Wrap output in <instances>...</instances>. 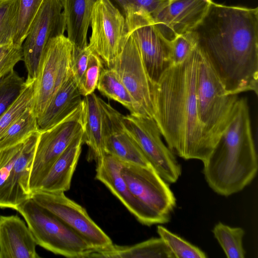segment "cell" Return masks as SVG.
Instances as JSON below:
<instances>
[{"label": "cell", "instance_id": "603a6c76", "mask_svg": "<svg viewBox=\"0 0 258 258\" xmlns=\"http://www.w3.org/2000/svg\"><path fill=\"white\" fill-rule=\"evenodd\" d=\"M96 0H63L68 38L76 50L88 45V30L92 12Z\"/></svg>", "mask_w": 258, "mask_h": 258}, {"label": "cell", "instance_id": "f1b7e54d", "mask_svg": "<svg viewBox=\"0 0 258 258\" xmlns=\"http://www.w3.org/2000/svg\"><path fill=\"white\" fill-rule=\"evenodd\" d=\"M20 0L0 1V46L13 44L17 34Z\"/></svg>", "mask_w": 258, "mask_h": 258}, {"label": "cell", "instance_id": "e575fe53", "mask_svg": "<svg viewBox=\"0 0 258 258\" xmlns=\"http://www.w3.org/2000/svg\"><path fill=\"white\" fill-rule=\"evenodd\" d=\"M124 16L130 11L142 10L151 16L167 0H110Z\"/></svg>", "mask_w": 258, "mask_h": 258}, {"label": "cell", "instance_id": "5b68a950", "mask_svg": "<svg viewBox=\"0 0 258 258\" xmlns=\"http://www.w3.org/2000/svg\"><path fill=\"white\" fill-rule=\"evenodd\" d=\"M199 50L196 84L198 112L204 131L214 148L227 125L238 97L237 95L226 93L209 60Z\"/></svg>", "mask_w": 258, "mask_h": 258}, {"label": "cell", "instance_id": "f546056e", "mask_svg": "<svg viewBox=\"0 0 258 258\" xmlns=\"http://www.w3.org/2000/svg\"><path fill=\"white\" fill-rule=\"evenodd\" d=\"M157 231L175 258L207 257L206 254L199 248L171 232L165 227L158 225Z\"/></svg>", "mask_w": 258, "mask_h": 258}, {"label": "cell", "instance_id": "1f68e13d", "mask_svg": "<svg viewBox=\"0 0 258 258\" xmlns=\"http://www.w3.org/2000/svg\"><path fill=\"white\" fill-rule=\"evenodd\" d=\"M44 0H20L18 29L13 44L22 46L30 26Z\"/></svg>", "mask_w": 258, "mask_h": 258}, {"label": "cell", "instance_id": "f35d334b", "mask_svg": "<svg viewBox=\"0 0 258 258\" xmlns=\"http://www.w3.org/2000/svg\"></svg>", "mask_w": 258, "mask_h": 258}, {"label": "cell", "instance_id": "7402d4cb", "mask_svg": "<svg viewBox=\"0 0 258 258\" xmlns=\"http://www.w3.org/2000/svg\"><path fill=\"white\" fill-rule=\"evenodd\" d=\"M83 101L84 143L88 147V160L97 163L106 154L100 98L93 92L85 96Z\"/></svg>", "mask_w": 258, "mask_h": 258}, {"label": "cell", "instance_id": "44dd1931", "mask_svg": "<svg viewBox=\"0 0 258 258\" xmlns=\"http://www.w3.org/2000/svg\"><path fill=\"white\" fill-rule=\"evenodd\" d=\"M81 96L72 73L37 119L39 130H46L63 120L81 105L83 99Z\"/></svg>", "mask_w": 258, "mask_h": 258}, {"label": "cell", "instance_id": "ac0fdd59", "mask_svg": "<svg viewBox=\"0 0 258 258\" xmlns=\"http://www.w3.org/2000/svg\"><path fill=\"white\" fill-rule=\"evenodd\" d=\"M122 164L117 158L106 154L96 163V179L103 183L139 222L148 226L157 224L153 216L128 188L120 173Z\"/></svg>", "mask_w": 258, "mask_h": 258}, {"label": "cell", "instance_id": "8992f818", "mask_svg": "<svg viewBox=\"0 0 258 258\" xmlns=\"http://www.w3.org/2000/svg\"><path fill=\"white\" fill-rule=\"evenodd\" d=\"M73 52V45L64 35L48 42L34 83L33 110L37 119L72 74Z\"/></svg>", "mask_w": 258, "mask_h": 258}, {"label": "cell", "instance_id": "4fadbf2b", "mask_svg": "<svg viewBox=\"0 0 258 258\" xmlns=\"http://www.w3.org/2000/svg\"><path fill=\"white\" fill-rule=\"evenodd\" d=\"M31 198L58 217L96 250L104 249L113 244L111 238L92 219L86 210L68 198L64 192L38 189L32 192Z\"/></svg>", "mask_w": 258, "mask_h": 258}, {"label": "cell", "instance_id": "3957f363", "mask_svg": "<svg viewBox=\"0 0 258 258\" xmlns=\"http://www.w3.org/2000/svg\"><path fill=\"white\" fill-rule=\"evenodd\" d=\"M203 163L206 182L221 196L238 192L254 179L257 158L246 98L237 99L225 130Z\"/></svg>", "mask_w": 258, "mask_h": 258}, {"label": "cell", "instance_id": "8d00e7d4", "mask_svg": "<svg viewBox=\"0 0 258 258\" xmlns=\"http://www.w3.org/2000/svg\"><path fill=\"white\" fill-rule=\"evenodd\" d=\"M24 141L0 150V194L14 164L22 150Z\"/></svg>", "mask_w": 258, "mask_h": 258}, {"label": "cell", "instance_id": "7c38bea8", "mask_svg": "<svg viewBox=\"0 0 258 258\" xmlns=\"http://www.w3.org/2000/svg\"><path fill=\"white\" fill-rule=\"evenodd\" d=\"M63 0H44L35 16L22 46L27 78L35 80L49 41L66 30Z\"/></svg>", "mask_w": 258, "mask_h": 258}, {"label": "cell", "instance_id": "d6986e66", "mask_svg": "<svg viewBox=\"0 0 258 258\" xmlns=\"http://www.w3.org/2000/svg\"><path fill=\"white\" fill-rule=\"evenodd\" d=\"M36 243L25 222L17 215H0V258H38Z\"/></svg>", "mask_w": 258, "mask_h": 258}, {"label": "cell", "instance_id": "6da1fadb", "mask_svg": "<svg viewBox=\"0 0 258 258\" xmlns=\"http://www.w3.org/2000/svg\"><path fill=\"white\" fill-rule=\"evenodd\" d=\"M229 95L258 93V9L212 2L191 31Z\"/></svg>", "mask_w": 258, "mask_h": 258}, {"label": "cell", "instance_id": "836d02e7", "mask_svg": "<svg viewBox=\"0 0 258 258\" xmlns=\"http://www.w3.org/2000/svg\"><path fill=\"white\" fill-rule=\"evenodd\" d=\"M196 46V40L191 31L177 36L171 42L172 65L182 62Z\"/></svg>", "mask_w": 258, "mask_h": 258}, {"label": "cell", "instance_id": "484cf974", "mask_svg": "<svg viewBox=\"0 0 258 258\" xmlns=\"http://www.w3.org/2000/svg\"><path fill=\"white\" fill-rule=\"evenodd\" d=\"M39 130L33 107L27 108L0 138V150L23 142L32 133Z\"/></svg>", "mask_w": 258, "mask_h": 258}, {"label": "cell", "instance_id": "d6a6232c", "mask_svg": "<svg viewBox=\"0 0 258 258\" xmlns=\"http://www.w3.org/2000/svg\"><path fill=\"white\" fill-rule=\"evenodd\" d=\"M104 68L102 59L92 51L86 69L78 84L82 96L85 97L94 92L97 88L101 72Z\"/></svg>", "mask_w": 258, "mask_h": 258}, {"label": "cell", "instance_id": "4dcf8cb0", "mask_svg": "<svg viewBox=\"0 0 258 258\" xmlns=\"http://www.w3.org/2000/svg\"><path fill=\"white\" fill-rule=\"evenodd\" d=\"M25 84L14 70L0 79V116L19 96Z\"/></svg>", "mask_w": 258, "mask_h": 258}, {"label": "cell", "instance_id": "9a60e30c", "mask_svg": "<svg viewBox=\"0 0 258 258\" xmlns=\"http://www.w3.org/2000/svg\"><path fill=\"white\" fill-rule=\"evenodd\" d=\"M212 0H167L151 16L160 34L172 42L192 30L206 14Z\"/></svg>", "mask_w": 258, "mask_h": 258}, {"label": "cell", "instance_id": "9c48e42d", "mask_svg": "<svg viewBox=\"0 0 258 258\" xmlns=\"http://www.w3.org/2000/svg\"><path fill=\"white\" fill-rule=\"evenodd\" d=\"M123 126L137 144L157 173L167 183L176 182L181 168L174 154L161 139V133L153 118L141 115H122Z\"/></svg>", "mask_w": 258, "mask_h": 258}, {"label": "cell", "instance_id": "277c9868", "mask_svg": "<svg viewBox=\"0 0 258 258\" xmlns=\"http://www.w3.org/2000/svg\"><path fill=\"white\" fill-rule=\"evenodd\" d=\"M24 218L37 245L68 257H90L96 250L53 214L29 199L16 209Z\"/></svg>", "mask_w": 258, "mask_h": 258}, {"label": "cell", "instance_id": "d590c367", "mask_svg": "<svg viewBox=\"0 0 258 258\" xmlns=\"http://www.w3.org/2000/svg\"><path fill=\"white\" fill-rule=\"evenodd\" d=\"M23 57L22 46L14 44L0 46V79L13 71Z\"/></svg>", "mask_w": 258, "mask_h": 258}, {"label": "cell", "instance_id": "30bf717a", "mask_svg": "<svg viewBox=\"0 0 258 258\" xmlns=\"http://www.w3.org/2000/svg\"><path fill=\"white\" fill-rule=\"evenodd\" d=\"M124 17L128 32L137 44L148 76L155 84L172 66L171 42L160 34L151 16L145 12L130 11Z\"/></svg>", "mask_w": 258, "mask_h": 258}, {"label": "cell", "instance_id": "8fae6325", "mask_svg": "<svg viewBox=\"0 0 258 258\" xmlns=\"http://www.w3.org/2000/svg\"><path fill=\"white\" fill-rule=\"evenodd\" d=\"M88 46L110 68L121 53L128 36L125 19L110 0H96L90 23Z\"/></svg>", "mask_w": 258, "mask_h": 258}, {"label": "cell", "instance_id": "ba28073f", "mask_svg": "<svg viewBox=\"0 0 258 258\" xmlns=\"http://www.w3.org/2000/svg\"><path fill=\"white\" fill-rule=\"evenodd\" d=\"M122 177L134 196L151 213L157 224L168 223L176 206L174 194L152 166L122 162Z\"/></svg>", "mask_w": 258, "mask_h": 258}, {"label": "cell", "instance_id": "5bb4252c", "mask_svg": "<svg viewBox=\"0 0 258 258\" xmlns=\"http://www.w3.org/2000/svg\"><path fill=\"white\" fill-rule=\"evenodd\" d=\"M110 68L116 72L144 114L153 118V84L146 72L137 44L129 33L121 53Z\"/></svg>", "mask_w": 258, "mask_h": 258}, {"label": "cell", "instance_id": "74e56055", "mask_svg": "<svg viewBox=\"0 0 258 258\" xmlns=\"http://www.w3.org/2000/svg\"><path fill=\"white\" fill-rule=\"evenodd\" d=\"M92 50L88 45L81 50L73 48L72 71L77 83L82 78L88 65L89 56Z\"/></svg>", "mask_w": 258, "mask_h": 258}, {"label": "cell", "instance_id": "d4e9b609", "mask_svg": "<svg viewBox=\"0 0 258 258\" xmlns=\"http://www.w3.org/2000/svg\"><path fill=\"white\" fill-rule=\"evenodd\" d=\"M97 89L102 95L120 103L130 111L131 114L145 116L112 68L105 67L102 70Z\"/></svg>", "mask_w": 258, "mask_h": 258}, {"label": "cell", "instance_id": "e0dca14e", "mask_svg": "<svg viewBox=\"0 0 258 258\" xmlns=\"http://www.w3.org/2000/svg\"><path fill=\"white\" fill-rule=\"evenodd\" d=\"M40 131L32 133L24 141L22 150L16 160L0 194V208L16 210L31 198L29 177Z\"/></svg>", "mask_w": 258, "mask_h": 258}, {"label": "cell", "instance_id": "ffe728a7", "mask_svg": "<svg viewBox=\"0 0 258 258\" xmlns=\"http://www.w3.org/2000/svg\"><path fill=\"white\" fill-rule=\"evenodd\" d=\"M83 134L76 138L56 159L37 190L64 192L69 190L84 144Z\"/></svg>", "mask_w": 258, "mask_h": 258}, {"label": "cell", "instance_id": "52a82bcc", "mask_svg": "<svg viewBox=\"0 0 258 258\" xmlns=\"http://www.w3.org/2000/svg\"><path fill=\"white\" fill-rule=\"evenodd\" d=\"M84 104L63 120L46 130L40 131L29 177L32 193L38 187L51 166L71 143L84 133Z\"/></svg>", "mask_w": 258, "mask_h": 258}, {"label": "cell", "instance_id": "83f0119b", "mask_svg": "<svg viewBox=\"0 0 258 258\" xmlns=\"http://www.w3.org/2000/svg\"><path fill=\"white\" fill-rule=\"evenodd\" d=\"M35 80H25V86L19 96L0 116V138L27 108L33 107Z\"/></svg>", "mask_w": 258, "mask_h": 258}, {"label": "cell", "instance_id": "ab89813d", "mask_svg": "<svg viewBox=\"0 0 258 258\" xmlns=\"http://www.w3.org/2000/svg\"><path fill=\"white\" fill-rule=\"evenodd\" d=\"M1 1V0H0Z\"/></svg>", "mask_w": 258, "mask_h": 258}, {"label": "cell", "instance_id": "cb8c5ba5", "mask_svg": "<svg viewBox=\"0 0 258 258\" xmlns=\"http://www.w3.org/2000/svg\"><path fill=\"white\" fill-rule=\"evenodd\" d=\"M90 257L175 258L160 237L152 238L130 246L113 244L107 248L94 251Z\"/></svg>", "mask_w": 258, "mask_h": 258}, {"label": "cell", "instance_id": "7a4b0ae2", "mask_svg": "<svg viewBox=\"0 0 258 258\" xmlns=\"http://www.w3.org/2000/svg\"><path fill=\"white\" fill-rule=\"evenodd\" d=\"M199 53L196 46L182 62L171 66L153 84V118L174 154L185 160L203 162L214 146L204 131L198 112Z\"/></svg>", "mask_w": 258, "mask_h": 258}, {"label": "cell", "instance_id": "2e32d148", "mask_svg": "<svg viewBox=\"0 0 258 258\" xmlns=\"http://www.w3.org/2000/svg\"><path fill=\"white\" fill-rule=\"evenodd\" d=\"M100 103L106 154L123 162L152 166L137 144L124 128L121 121L122 114L101 98Z\"/></svg>", "mask_w": 258, "mask_h": 258}, {"label": "cell", "instance_id": "4316f807", "mask_svg": "<svg viewBox=\"0 0 258 258\" xmlns=\"http://www.w3.org/2000/svg\"><path fill=\"white\" fill-rule=\"evenodd\" d=\"M212 232L227 257H245L242 242L245 232L243 228L232 227L219 222L215 225Z\"/></svg>", "mask_w": 258, "mask_h": 258}]
</instances>
